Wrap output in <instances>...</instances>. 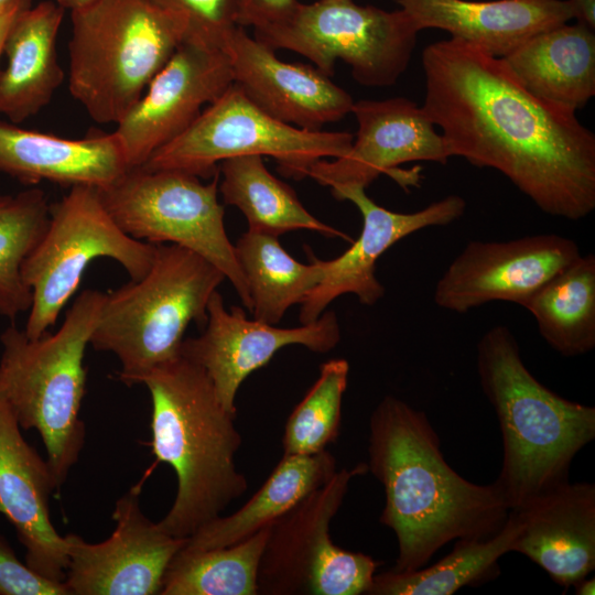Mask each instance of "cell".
I'll return each instance as SVG.
<instances>
[{
  "mask_svg": "<svg viewBox=\"0 0 595 595\" xmlns=\"http://www.w3.org/2000/svg\"><path fill=\"white\" fill-rule=\"evenodd\" d=\"M419 31L451 37L506 57L534 34L574 19L567 0H398Z\"/></svg>",
  "mask_w": 595,
  "mask_h": 595,
  "instance_id": "603a6c76",
  "label": "cell"
},
{
  "mask_svg": "<svg viewBox=\"0 0 595 595\" xmlns=\"http://www.w3.org/2000/svg\"><path fill=\"white\" fill-rule=\"evenodd\" d=\"M224 273L199 255L156 244L148 273L105 293L89 345L120 361L119 380L141 383L153 368L180 356L187 326L204 327Z\"/></svg>",
  "mask_w": 595,
  "mask_h": 595,
  "instance_id": "52a82bcc",
  "label": "cell"
},
{
  "mask_svg": "<svg viewBox=\"0 0 595 595\" xmlns=\"http://www.w3.org/2000/svg\"><path fill=\"white\" fill-rule=\"evenodd\" d=\"M326 450L309 455H283L260 488L237 511L221 515L191 534L190 550L228 547L272 524L336 473Z\"/></svg>",
  "mask_w": 595,
  "mask_h": 595,
  "instance_id": "484cf974",
  "label": "cell"
},
{
  "mask_svg": "<svg viewBox=\"0 0 595 595\" xmlns=\"http://www.w3.org/2000/svg\"><path fill=\"white\" fill-rule=\"evenodd\" d=\"M20 0H0V12L14 6Z\"/></svg>",
  "mask_w": 595,
  "mask_h": 595,
  "instance_id": "60d3db41",
  "label": "cell"
},
{
  "mask_svg": "<svg viewBox=\"0 0 595 595\" xmlns=\"http://www.w3.org/2000/svg\"><path fill=\"white\" fill-rule=\"evenodd\" d=\"M235 246L246 278L253 318L275 325L294 304H301L324 275V260H295L274 235L247 230Z\"/></svg>",
  "mask_w": 595,
  "mask_h": 595,
  "instance_id": "f1b7e54d",
  "label": "cell"
},
{
  "mask_svg": "<svg viewBox=\"0 0 595 595\" xmlns=\"http://www.w3.org/2000/svg\"><path fill=\"white\" fill-rule=\"evenodd\" d=\"M351 112L358 123L349 151L333 161L315 162L307 177L334 187H367L380 174L392 176L401 186L415 185L419 173L399 170L407 162L446 164L451 158L445 141L422 107L404 97L354 101Z\"/></svg>",
  "mask_w": 595,
  "mask_h": 595,
  "instance_id": "2e32d148",
  "label": "cell"
},
{
  "mask_svg": "<svg viewBox=\"0 0 595 595\" xmlns=\"http://www.w3.org/2000/svg\"><path fill=\"white\" fill-rule=\"evenodd\" d=\"M299 0H239V25L266 30L288 19Z\"/></svg>",
  "mask_w": 595,
  "mask_h": 595,
  "instance_id": "d590c367",
  "label": "cell"
},
{
  "mask_svg": "<svg viewBox=\"0 0 595 595\" xmlns=\"http://www.w3.org/2000/svg\"><path fill=\"white\" fill-rule=\"evenodd\" d=\"M476 367L502 440L501 467L494 483L509 509H520L569 482L574 457L595 439V408L542 385L526 367L506 325H496L479 338Z\"/></svg>",
  "mask_w": 595,
  "mask_h": 595,
  "instance_id": "277c9868",
  "label": "cell"
},
{
  "mask_svg": "<svg viewBox=\"0 0 595 595\" xmlns=\"http://www.w3.org/2000/svg\"><path fill=\"white\" fill-rule=\"evenodd\" d=\"M542 338L573 357L595 347V256L581 255L554 274L523 305Z\"/></svg>",
  "mask_w": 595,
  "mask_h": 595,
  "instance_id": "f546056e",
  "label": "cell"
},
{
  "mask_svg": "<svg viewBox=\"0 0 595 595\" xmlns=\"http://www.w3.org/2000/svg\"><path fill=\"white\" fill-rule=\"evenodd\" d=\"M576 595H593L595 593V578H582L573 585Z\"/></svg>",
  "mask_w": 595,
  "mask_h": 595,
  "instance_id": "f35d334b",
  "label": "cell"
},
{
  "mask_svg": "<svg viewBox=\"0 0 595 595\" xmlns=\"http://www.w3.org/2000/svg\"><path fill=\"white\" fill-rule=\"evenodd\" d=\"M31 6L32 0H20L11 8L0 12V57L3 54L7 37L17 17Z\"/></svg>",
  "mask_w": 595,
  "mask_h": 595,
  "instance_id": "8d00e7d4",
  "label": "cell"
},
{
  "mask_svg": "<svg viewBox=\"0 0 595 595\" xmlns=\"http://www.w3.org/2000/svg\"><path fill=\"white\" fill-rule=\"evenodd\" d=\"M185 24V40L205 47L224 50L239 28V0H152Z\"/></svg>",
  "mask_w": 595,
  "mask_h": 595,
  "instance_id": "836d02e7",
  "label": "cell"
},
{
  "mask_svg": "<svg viewBox=\"0 0 595 595\" xmlns=\"http://www.w3.org/2000/svg\"><path fill=\"white\" fill-rule=\"evenodd\" d=\"M104 299L98 290L83 291L53 334L30 338L14 324L0 334V391L21 429L41 435L57 489L85 443L79 418L86 392L84 357Z\"/></svg>",
  "mask_w": 595,
  "mask_h": 595,
  "instance_id": "5b68a950",
  "label": "cell"
},
{
  "mask_svg": "<svg viewBox=\"0 0 595 595\" xmlns=\"http://www.w3.org/2000/svg\"><path fill=\"white\" fill-rule=\"evenodd\" d=\"M56 489L46 459L25 441L0 391V512L25 548V563L36 573L63 583L67 544L56 531L50 510V497Z\"/></svg>",
  "mask_w": 595,
  "mask_h": 595,
  "instance_id": "ffe728a7",
  "label": "cell"
},
{
  "mask_svg": "<svg viewBox=\"0 0 595 595\" xmlns=\"http://www.w3.org/2000/svg\"><path fill=\"white\" fill-rule=\"evenodd\" d=\"M141 383L151 396L153 454L177 478L175 499L158 524L188 538L248 488L235 464L241 445L236 416L224 408L205 370L181 355L150 370Z\"/></svg>",
  "mask_w": 595,
  "mask_h": 595,
  "instance_id": "3957f363",
  "label": "cell"
},
{
  "mask_svg": "<svg viewBox=\"0 0 595 595\" xmlns=\"http://www.w3.org/2000/svg\"><path fill=\"white\" fill-rule=\"evenodd\" d=\"M367 467L385 490L379 521L397 538L393 571L425 566L452 540L491 538L507 521L510 509L497 485L457 474L426 414L394 396L370 415Z\"/></svg>",
  "mask_w": 595,
  "mask_h": 595,
  "instance_id": "7a4b0ae2",
  "label": "cell"
},
{
  "mask_svg": "<svg viewBox=\"0 0 595 595\" xmlns=\"http://www.w3.org/2000/svg\"><path fill=\"white\" fill-rule=\"evenodd\" d=\"M536 96L572 110L595 95V34L583 23L539 32L502 57Z\"/></svg>",
  "mask_w": 595,
  "mask_h": 595,
  "instance_id": "d4e9b609",
  "label": "cell"
},
{
  "mask_svg": "<svg viewBox=\"0 0 595 595\" xmlns=\"http://www.w3.org/2000/svg\"><path fill=\"white\" fill-rule=\"evenodd\" d=\"M520 529L518 511L510 510L494 537L456 539L447 555L414 571L376 573L366 595H452L462 587L495 580L500 573L498 561L512 552Z\"/></svg>",
  "mask_w": 595,
  "mask_h": 595,
  "instance_id": "83f0119b",
  "label": "cell"
},
{
  "mask_svg": "<svg viewBox=\"0 0 595 595\" xmlns=\"http://www.w3.org/2000/svg\"><path fill=\"white\" fill-rule=\"evenodd\" d=\"M420 31L402 9L387 11L354 0L299 2L279 24L255 32L274 51L289 50L309 58L331 77L338 60L367 87L397 83L407 69Z\"/></svg>",
  "mask_w": 595,
  "mask_h": 595,
  "instance_id": "8fae6325",
  "label": "cell"
},
{
  "mask_svg": "<svg viewBox=\"0 0 595 595\" xmlns=\"http://www.w3.org/2000/svg\"><path fill=\"white\" fill-rule=\"evenodd\" d=\"M50 207L36 187L0 194V315L10 321L30 310L32 293L21 268L47 227Z\"/></svg>",
  "mask_w": 595,
  "mask_h": 595,
  "instance_id": "1f68e13d",
  "label": "cell"
},
{
  "mask_svg": "<svg viewBox=\"0 0 595 595\" xmlns=\"http://www.w3.org/2000/svg\"><path fill=\"white\" fill-rule=\"evenodd\" d=\"M93 0H56V3L60 4L64 10H77L87 4Z\"/></svg>",
  "mask_w": 595,
  "mask_h": 595,
  "instance_id": "ab89813d",
  "label": "cell"
},
{
  "mask_svg": "<svg viewBox=\"0 0 595 595\" xmlns=\"http://www.w3.org/2000/svg\"><path fill=\"white\" fill-rule=\"evenodd\" d=\"M359 185L331 187L338 201H349L363 217L359 237L340 256L324 260V275L301 303L300 323L317 320L331 302L343 294H354L371 306L383 295L385 288L376 277L379 258L402 238L428 227L446 226L459 219L466 201L448 195L414 213H397L376 204Z\"/></svg>",
  "mask_w": 595,
  "mask_h": 595,
  "instance_id": "ac0fdd59",
  "label": "cell"
},
{
  "mask_svg": "<svg viewBox=\"0 0 595 595\" xmlns=\"http://www.w3.org/2000/svg\"><path fill=\"white\" fill-rule=\"evenodd\" d=\"M423 110L447 151L504 174L545 214L595 209V134L575 110L532 94L502 57L457 39L428 45Z\"/></svg>",
  "mask_w": 595,
  "mask_h": 595,
  "instance_id": "6da1fadb",
  "label": "cell"
},
{
  "mask_svg": "<svg viewBox=\"0 0 595 595\" xmlns=\"http://www.w3.org/2000/svg\"><path fill=\"white\" fill-rule=\"evenodd\" d=\"M367 472V463L337 470L271 524L258 570V594L367 593L379 563L367 554L344 550L329 536L350 480Z\"/></svg>",
  "mask_w": 595,
  "mask_h": 595,
  "instance_id": "7c38bea8",
  "label": "cell"
},
{
  "mask_svg": "<svg viewBox=\"0 0 595 595\" xmlns=\"http://www.w3.org/2000/svg\"><path fill=\"white\" fill-rule=\"evenodd\" d=\"M64 9L56 1H42L17 17L3 53L0 71V113L21 123L41 111L64 79L56 40Z\"/></svg>",
  "mask_w": 595,
  "mask_h": 595,
  "instance_id": "cb8c5ba5",
  "label": "cell"
},
{
  "mask_svg": "<svg viewBox=\"0 0 595 595\" xmlns=\"http://www.w3.org/2000/svg\"><path fill=\"white\" fill-rule=\"evenodd\" d=\"M521 529L512 552L567 589L595 569V485L570 482L516 509Z\"/></svg>",
  "mask_w": 595,
  "mask_h": 595,
  "instance_id": "44dd1931",
  "label": "cell"
},
{
  "mask_svg": "<svg viewBox=\"0 0 595 595\" xmlns=\"http://www.w3.org/2000/svg\"><path fill=\"white\" fill-rule=\"evenodd\" d=\"M51 204L47 227L22 263L32 303L24 332L37 338L51 328L97 258L120 263L131 280L143 278L156 244L127 235L106 209L97 187L76 185Z\"/></svg>",
  "mask_w": 595,
  "mask_h": 595,
  "instance_id": "ba28073f",
  "label": "cell"
},
{
  "mask_svg": "<svg viewBox=\"0 0 595 595\" xmlns=\"http://www.w3.org/2000/svg\"><path fill=\"white\" fill-rule=\"evenodd\" d=\"M577 244L556 234L508 241H469L439 279L433 300L466 313L494 301L523 305L554 274L581 256Z\"/></svg>",
  "mask_w": 595,
  "mask_h": 595,
  "instance_id": "5bb4252c",
  "label": "cell"
},
{
  "mask_svg": "<svg viewBox=\"0 0 595 595\" xmlns=\"http://www.w3.org/2000/svg\"><path fill=\"white\" fill-rule=\"evenodd\" d=\"M71 95L117 125L185 40V24L152 0H93L71 11Z\"/></svg>",
  "mask_w": 595,
  "mask_h": 595,
  "instance_id": "8992f818",
  "label": "cell"
},
{
  "mask_svg": "<svg viewBox=\"0 0 595 595\" xmlns=\"http://www.w3.org/2000/svg\"><path fill=\"white\" fill-rule=\"evenodd\" d=\"M339 340L340 327L333 311L323 312L311 323L283 328L249 320L238 306L228 311L221 294L215 291L208 302L203 333L184 339L180 355L205 370L224 408L237 416L236 396L240 385L282 347L302 345L324 354Z\"/></svg>",
  "mask_w": 595,
  "mask_h": 595,
  "instance_id": "9a60e30c",
  "label": "cell"
},
{
  "mask_svg": "<svg viewBox=\"0 0 595 595\" xmlns=\"http://www.w3.org/2000/svg\"><path fill=\"white\" fill-rule=\"evenodd\" d=\"M576 22L595 30V0H567Z\"/></svg>",
  "mask_w": 595,
  "mask_h": 595,
  "instance_id": "74e56055",
  "label": "cell"
},
{
  "mask_svg": "<svg viewBox=\"0 0 595 595\" xmlns=\"http://www.w3.org/2000/svg\"><path fill=\"white\" fill-rule=\"evenodd\" d=\"M219 173L218 191L224 203L236 206L245 215L249 230L279 237L291 230L307 229L350 240L343 231L313 216L294 190L269 172L263 156L224 160Z\"/></svg>",
  "mask_w": 595,
  "mask_h": 595,
  "instance_id": "4316f807",
  "label": "cell"
},
{
  "mask_svg": "<svg viewBox=\"0 0 595 595\" xmlns=\"http://www.w3.org/2000/svg\"><path fill=\"white\" fill-rule=\"evenodd\" d=\"M129 171L119 138L90 133L68 139L0 121V173L28 185L106 187Z\"/></svg>",
  "mask_w": 595,
  "mask_h": 595,
  "instance_id": "7402d4cb",
  "label": "cell"
},
{
  "mask_svg": "<svg viewBox=\"0 0 595 595\" xmlns=\"http://www.w3.org/2000/svg\"><path fill=\"white\" fill-rule=\"evenodd\" d=\"M349 364L335 358L320 367V376L289 415L282 437L283 455L324 451L337 439Z\"/></svg>",
  "mask_w": 595,
  "mask_h": 595,
  "instance_id": "d6a6232c",
  "label": "cell"
},
{
  "mask_svg": "<svg viewBox=\"0 0 595 595\" xmlns=\"http://www.w3.org/2000/svg\"><path fill=\"white\" fill-rule=\"evenodd\" d=\"M270 526L228 547L184 545L164 573L161 595H257L258 570Z\"/></svg>",
  "mask_w": 595,
  "mask_h": 595,
  "instance_id": "4dcf8cb0",
  "label": "cell"
},
{
  "mask_svg": "<svg viewBox=\"0 0 595 595\" xmlns=\"http://www.w3.org/2000/svg\"><path fill=\"white\" fill-rule=\"evenodd\" d=\"M218 184L219 171L203 183L182 171L134 167L98 191L127 235L151 244H174L199 255L224 273L250 312V292L225 229Z\"/></svg>",
  "mask_w": 595,
  "mask_h": 595,
  "instance_id": "30bf717a",
  "label": "cell"
},
{
  "mask_svg": "<svg viewBox=\"0 0 595 595\" xmlns=\"http://www.w3.org/2000/svg\"><path fill=\"white\" fill-rule=\"evenodd\" d=\"M353 141L349 132L311 131L281 122L232 83L183 133L158 149L140 167L212 178L224 160L261 155L275 159L284 176L302 180L315 162L345 155Z\"/></svg>",
  "mask_w": 595,
  "mask_h": 595,
  "instance_id": "9c48e42d",
  "label": "cell"
},
{
  "mask_svg": "<svg viewBox=\"0 0 595 595\" xmlns=\"http://www.w3.org/2000/svg\"><path fill=\"white\" fill-rule=\"evenodd\" d=\"M234 83L224 50L183 42L116 126L128 169L183 133Z\"/></svg>",
  "mask_w": 595,
  "mask_h": 595,
  "instance_id": "e0dca14e",
  "label": "cell"
},
{
  "mask_svg": "<svg viewBox=\"0 0 595 595\" xmlns=\"http://www.w3.org/2000/svg\"><path fill=\"white\" fill-rule=\"evenodd\" d=\"M226 52L234 83L272 118L317 131L349 112L353 97L316 67L281 61L274 50L242 26L228 40Z\"/></svg>",
  "mask_w": 595,
  "mask_h": 595,
  "instance_id": "d6986e66",
  "label": "cell"
},
{
  "mask_svg": "<svg viewBox=\"0 0 595 595\" xmlns=\"http://www.w3.org/2000/svg\"><path fill=\"white\" fill-rule=\"evenodd\" d=\"M0 595H69L64 583L52 581L17 556L0 536Z\"/></svg>",
  "mask_w": 595,
  "mask_h": 595,
  "instance_id": "e575fe53",
  "label": "cell"
},
{
  "mask_svg": "<svg viewBox=\"0 0 595 595\" xmlns=\"http://www.w3.org/2000/svg\"><path fill=\"white\" fill-rule=\"evenodd\" d=\"M139 487L115 505L111 536L89 543L75 533L64 536L68 563L64 585L69 595H158L173 556L187 538H176L141 510Z\"/></svg>",
  "mask_w": 595,
  "mask_h": 595,
  "instance_id": "4fadbf2b",
  "label": "cell"
}]
</instances>
